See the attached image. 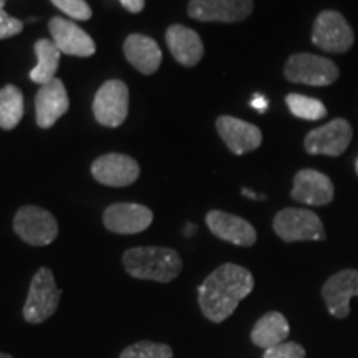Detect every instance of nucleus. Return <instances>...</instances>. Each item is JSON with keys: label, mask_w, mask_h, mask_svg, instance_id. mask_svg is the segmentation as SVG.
I'll use <instances>...</instances> for the list:
<instances>
[{"label": "nucleus", "mask_w": 358, "mask_h": 358, "mask_svg": "<svg viewBox=\"0 0 358 358\" xmlns=\"http://www.w3.org/2000/svg\"><path fill=\"white\" fill-rule=\"evenodd\" d=\"M250 106H252L254 110H257L259 113H264V111L267 110L268 101H267L266 96H262V95H254L252 100H250Z\"/></svg>", "instance_id": "obj_30"}, {"label": "nucleus", "mask_w": 358, "mask_h": 358, "mask_svg": "<svg viewBox=\"0 0 358 358\" xmlns=\"http://www.w3.org/2000/svg\"><path fill=\"white\" fill-rule=\"evenodd\" d=\"M92 174L100 185L124 187L133 185L140 176V164L127 155H103L93 161Z\"/></svg>", "instance_id": "obj_12"}, {"label": "nucleus", "mask_w": 358, "mask_h": 358, "mask_svg": "<svg viewBox=\"0 0 358 358\" xmlns=\"http://www.w3.org/2000/svg\"><path fill=\"white\" fill-rule=\"evenodd\" d=\"M166 43L171 55L178 64L185 66H196L204 55L203 40L194 30L185 25H171L166 32Z\"/></svg>", "instance_id": "obj_19"}, {"label": "nucleus", "mask_w": 358, "mask_h": 358, "mask_svg": "<svg viewBox=\"0 0 358 358\" xmlns=\"http://www.w3.org/2000/svg\"><path fill=\"white\" fill-rule=\"evenodd\" d=\"M24 118V95L15 85L0 90V128L10 131Z\"/></svg>", "instance_id": "obj_23"}, {"label": "nucleus", "mask_w": 358, "mask_h": 358, "mask_svg": "<svg viewBox=\"0 0 358 358\" xmlns=\"http://www.w3.org/2000/svg\"><path fill=\"white\" fill-rule=\"evenodd\" d=\"M254 10L252 0H191L187 13L199 22H243Z\"/></svg>", "instance_id": "obj_10"}, {"label": "nucleus", "mask_w": 358, "mask_h": 358, "mask_svg": "<svg viewBox=\"0 0 358 358\" xmlns=\"http://www.w3.org/2000/svg\"><path fill=\"white\" fill-rule=\"evenodd\" d=\"M50 2L73 20L92 19V8L85 0H50Z\"/></svg>", "instance_id": "obj_26"}, {"label": "nucleus", "mask_w": 358, "mask_h": 358, "mask_svg": "<svg viewBox=\"0 0 358 358\" xmlns=\"http://www.w3.org/2000/svg\"><path fill=\"white\" fill-rule=\"evenodd\" d=\"M192 231H196V226H192V224H189V226H187V229H186V234L189 236Z\"/></svg>", "instance_id": "obj_32"}, {"label": "nucleus", "mask_w": 358, "mask_h": 358, "mask_svg": "<svg viewBox=\"0 0 358 358\" xmlns=\"http://www.w3.org/2000/svg\"><path fill=\"white\" fill-rule=\"evenodd\" d=\"M120 3L131 13H138L145 8V0H120Z\"/></svg>", "instance_id": "obj_29"}, {"label": "nucleus", "mask_w": 358, "mask_h": 358, "mask_svg": "<svg viewBox=\"0 0 358 358\" xmlns=\"http://www.w3.org/2000/svg\"><path fill=\"white\" fill-rule=\"evenodd\" d=\"M219 136L232 153L241 156L257 150L262 145V133L256 124H250L234 116H219L216 122Z\"/></svg>", "instance_id": "obj_17"}, {"label": "nucleus", "mask_w": 358, "mask_h": 358, "mask_svg": "<svg viewBox=\"0 0 358 358\" xmlns=\"http://www.w3.org/2000/svg\"><path fill=\"white\" fill-rule=\"evenodd\" d=\"M322 295L327 308L337 319H345L350 313V299L358 297V271L345 268L325 282Z\"/></svg>", "instance_id": "obj_14"}, {"label": "nucleus", "mask_w": 358, "mask_h": 358, "mask_svg": "<svg viewBox=\"0 0 358 358\" xmlns=\"http://www.w3.org/2000/svg\"><path fill=\"white\" fill-rule=\"evenodd\" d=\"M272 226H274L275 234L285 243L325 239V229L320 217L308 209H282L275 214Z\"/></svg>", "instance_id": "obj_5"}, {"label": "nucleus", "mask_w": 358, "mask_h": 358, "mask_svg": "<svg viewBox=\"0 0 358 358\" xmlns=\"http://www.w3.org/2000/svg\"><path fill=\"white\" fill-rule=\"evenodd\" d=\"M69 93L62 80H52L50 83L42 85L35 95V115L40 128H52L58 120L69 111Z\"/></svg>", "instance_id": "obj_18"}, {"label": "nucleus", "mask_w": 358, "mask_h": 358, "mask_svg": "<svg viewBox=\"0 0 358 358\" xmlns=\"http://www.w3.org/2000/svg\"><path fill=\"white\" fill-rule=\"evenodd\" d=\"M206 222H208L209 231L226 243L241 245V248H250L257 241V232L252 224L243 217L234 216V214L214 209L208 213Z\"/></svg>", "instance_id": "obj_16"}, {"label": "nucleus", "mask_w": 358, "mask_h": 358, "mask_svg": "<svg viewBox=\"0 0 358 358\" xmlns=\"http://www.w3.org/2000/svg\"><path fill=\"white\" fill-rule=\"evenodd\" d=\"M285 103H287L290 113L301 120H307V122H317V120H322L327 115L325 105L317 98L290 93V95L285 96Z\"/></svg>", "instance_id": "obj_24"}, {"label": "nucleus", "mask_w": 358, "mask_h": 358, "mask_svg": "<svg viewBox=\"0 0 358 358\" xmlns=\"http://www.w3.org/2000/svg\"><path fill=\"white\" fill-rule=\"evenodd\" d=\"M0 358H13V357L8 355V353H0Z\"/></svg>", "instance_id": "obj_33"}, {"label": "nucleus", "mask_w": 358, "mask_h": 358, "mask_svg": "<svg viewBox=\"0 0 358 358\" xmlns=\"http://www.w3.org/2000/svg\"><path fill=\"white\" fill-rule=\"evenodd\" d=\"M289 334L290 327L287 319L280 312H268L256 322L252 332H250V340L254 345L267 350V348L285 342Z\"/></svg>", "instance_id": "obj_21"}, {"label": "nucleus", "mask_w": 358, "mask_h": 358, "mask_svg": "<svg viewBox=\"0 0 358 358\" xmlns=\"http://www.w3.org/2000/svg\"><path fill=\"white\" fill-rule=\"evenodd\" d=\"M123 266L134 279L171 282L181 274L182 261L174 249L143 245L123 254Z\"/></svg>", "instance_id": "obj_2"}, {"label": "nucleus", "mask_w": 358, "mask_h": 358, "mask_svg": "<svg viewBox=\"0 0 358 358\" xmlns=\"http://www.w3.org/2000/svg\"><path fill=\"white\" fill-rule=\"evenodd\" d=\"M62 299V290L57 287L53 272L40 267L30 282L29 295L24 306V319L29 324H42L55 313Z\"/></svg>", "instance_id": "obj_3"}, {"label": "nucleus", "mask_w": 358, "mask_h": 358, "mask_svg": "<svg viewBox=\"0 0 358 358\" xmlns=\"http://www.w3.org/2000/svg\"><path fill=\"white\" fill-rule=\"evenodd\" d=\"M22 29H24V24L19 19H13V17L8 15V13L0 10V40L2 38H10L13 35L20 34Z\"/></svg>", "instance_id": "obj_28"}, {"label": "nucleus", "mask_w": 358, "mask_h": 358, "mask_svg": "<svg viewBox=\"0 0 358 358\" xmlns=\"http://www.w3.org/2000/svg\"><path fill=\"white\" fill-rule=\"evenodd\" d=\"M353 129L343 118H335L324 127L312 129L303 140V148L308 155L340 156L350 145Z\"/></svg>", "instance_id": "obj_9"}, {"label": "nucleus", "mask_w": 358, "mask_h": 358, "mask_svg": "<svg viewBox=\"0 0 358 358\" xmlns=\"http://www.w3.org/2000/svg\"><path fill=\"white\" fill-rule=\"evenodd\" d=\"M34 48L38 64L35 65V69L32 71H30V80L42 87V85H47L50 83L52 80H55L58 64H60V50H58L57 45L48 38L37 40Z\"/></svg>", "instance_id": "obj_22"}, {"label": "nucleus", "mask_w": 358, "mask_h": 358, "mask_svg": "<svg viewBox=\"0 0 358 358\" xmlns=\"http://www.w3.org/2000/svg\"><path fill=\"white\" fill-rule=\"evenodd\" d=\"M48 30H50L52 42L57 45L60 53L71 57H92L96 52L93 38L75 22L53 17L48 22Z\"/></svg>", "instance_id": "obj_13"}, {"label": "nucleus", "mask_w": 358, "mask_h": 358, "mask_svg": "<svg viewBox=\"0 0 358 358\" xmlns=\"http://www.w3.org/2000/svg\"><path fill=\"white\" fill-rule=\"evenodd\" d=\"M243 196H245V198H249V199H256V201H264L266 199V194H257V192H254V191H250V189H248V187H243Z\"/></svg>", "instance_id": "obj_31"}, {"label": "nucleus", "mask_w": 358, "mask_h": 358, "mask_svg": "<svg viewBox=\"0 0 358 358\" xmlns=\"http://www.w3.org/2000/svg\"><path fill=\"white\" fill-rule=\"evenodd\" d=\"M6 2H7V0H0V10H2L3 6H6Z\"/></svg>", "instance_id": "obj_34"}, {"label": "nucleus", "mask_w": 358, "mask_h": 358, "mask_svg": "<svg viewBox=\"0 0 358 358\" xmlns=\"http://www.w3.org/2000/svg\"><path fill=\"white\" fill-rule=\"evenodd\" d=\"M129 110V90L122 80H108L98 90L93 100V115L103 127L123 124Z\"/></svg>", "instance_id": "obj_8"}, {"label": "nucleus", "mask_w": 358, "mask_h": 358, "mask_svg": "<svg viewBox=\"0 0 358 358\" xmlns=\"http://www.w3.org/2000/svg\"><path fill=\"white\" fill-rule=\"evenodd\" d=\"M153 222L150 208L134 203H116L103 213V224L115 234H138L146 231Z\"/></svg>", "instance_id": "obj_11"}, {"label": "nucleus", "mask_w": 358, "mask_h": 358, "mask_svg": "<svg viewBox=\"0 0 358 358\" xmlns=\"http://www.w3.org/2000/svg\"><path fill=\"white\" fill-rule=\"evenodd\" d=\"M334 182L317 169H302L295 174L290 196L294 201L308 206H327L334 201Z\"/></svg>", "instance_id": "obj_15"}, {"label": "nucleus", "mask_w": 358, "mask_h": 358, "mask_svg": "<svg viewBox=\"0 0 358 358\" xmlns=\"http://www.w3.org/2000/svg\"><path fill=\"white\" fill-rule=\"evenodd\" d=\"M120 358H173V350L166 343L143 340L124 348Z\"/></svg>", "instance_id": "obj_25"}, {"label": "nucleus", "mask_w": 358, "mask_h": 358, "mask_svg": "<svg viewBox=\"0 0 358 358\" xmlns=\"http://www.w3.org/2000/svg\"><path fill=\"white\" fill-rule=\"evenodd\" d=\"M123 52L127 60L143 75H153L159 69L163 53L159 45L146 35L133 34L124 40Z\"/></svg>", "instance_id": "obj_20"}, {"label": "nucleus", "mask_w": 358, "mask_h": 358, "mask_svg": "<svg viewBox=\"0 0 358 358\" xmlns=\"http://www.w3.org/2000/svg\"><path fill=\"white\" fill-rule=\"evenodd\" d=\"M254 277L245 267L222 264L206 277L198 290L201 312L208 320L221 324L234 313L243 299L252 292Z\"/></svg>", "instance_id": "obj_1"}, {"label": "nucleus", "mask_w": 358, "mask_h": 358, "mask_svg": "<svg viewBox=\"0 0 358 358\" xmlns=\"http://www.w3.org/2000/svg\"><path fill=\"white\" fill-rule=\"evenodd\" d=\"M355 171H357V174H358V158H357V161H355Z\"/></svg>", "instance_id": "obj_35"}, {"label": "nucleus", "mask_w": 358, "mask_h": 358, "mask_svg": "<svg viewBox=\"0 0 358 358\" xmlns=\"http://www.w3.org/2000/svg\"><path fill=\"white\" fill-rule=\"evenodd\" d=\"M284 75L289 82L308 87H329L337 82L340 70L332 60L312 53H295L285 62Z\"/></svg>", "instance_id": "obj_4"}, {"label": "nucleus", "mask_w": 358, "mask_h": 358, "mask_svg": "<svg viewBox=\"0 0 358 358\" xmlns=\"http://www.w3.org/2000/svg\"><path fill=\"white\" fill-rule=\"evenodd\" d=\"M262 358H306V350L297 342H282L267 348Z\"/></svg>", "instance_id": "obj_27"}, {"label": "nucleus", "mask_w": 358, "mask_h": 358, "mask_svg": "<svg viewBox=\"0 0 358 358\" xmlns=\"http://www.w3.org/2000/svg\"><path fill=\"white\" fill-rule=\"evenodd\" d=\"M13 231L30 245H48L57 239L58 222L52 213L38 206H24L13 217Z\"/></svg>", "instance_id": "obj_7"}, {"label": "nucleus", "mask_w": 358, "mask_h": 358, "mask_svg": "<svg viewBox=\"0 0 358 358\" xmlns=\"http://www.w3.org/2000/svg\"><path fill=\"white\" fill-rule=\"evenodd\" d=\"M312 42L324 52L345 53L355 42V35L342 13L324 10L313 22Z\"/></svg>", "instance_id": "obj_6"}]
</instances>
